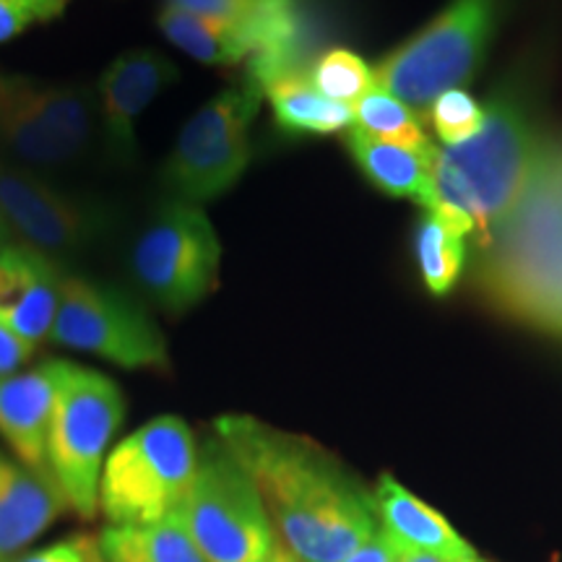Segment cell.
Returning <instances> with one entry per match:
<instances>
[{
    "mask_svg": "<svg viewBox=\"0 0 562 562\" xmlns=\"http://www.w3.org/2000/svg\"><path fill=\"white\" fill-rule=\"evenodd\" d=\"M214 432L252 476L279 544L297 562H341L378 531L372 492L313 440L224 414Z\"/></svg>",
    "mask_w": 562,
    "mask_h": 562,
    "instance_id": "cell-1",
    "label": "cell"
},
{
    "mask_svg": "<svg viewBox=\"0 0 562 562\" xmlns=\"http://www.w3.org/2000/svg\"><path fill=\"white\" fill-rule=\"evenodd\" d=\"M474 279L503 313L562 334V138H542L516 209L476 243Z\"/></svg>",
    "mask_w": 562,
    "mask_h": 562,
    "instance_id": "cell-2",
    "label": "cell"
},
{
    "mask_svg": "<svg viewBox=\"0 0 562 562\" xmlns=\"http://www.w3.org/2000/svg\"><path fill=\"white\" fill-rule=\"evenodd\" d=\"M539 144L542 136L533 133L521 102L516 97H492L482 131L435 154L438 206L427 211H438L463 237L476 232V243L484 240L516 209Z\"/></svg>",
    "mask_w": 562,
    "mask_h": 562,
    "instance_id": "cell-3",
    "label": "cell"
},
{
    "mask_svg": "<svg viewBox=\"0 0 562 562\" xmlns=\"http://www.w3.org/2000/svg\"><path fill=\"white\" fill-rule=\"evenodd\" d=\"M199 442L180 417L165 414L133 430L108 453L100 508L110 526L157 524L180 510L191 487Z\"/></svg>",
    "mask_w": 562,
    "mask_h": 562,
    "instance_id": "cell-4",
    "label": "cell"
},
{
    "mask_svg": "<svg viewBox=\"0 0 562 562\" xmlns=\"http://www.w3.org/2000/svg\"><path fill=\"white\" fill-rule=\"evenodd\" d=\"M180 516L206 562H252L279 544L256 482L216 432L199 446Z\"/></svg>",
    "mask_w": 562,
    "mask_h": 562,
    "instance_id": "cell-5",
    "label": "cell"
},
{
    "mask_svg": "<svg viewBox=\"0 0 562 562\" xmlns=\"http://www.w3.org/2000/svg\"><path fill=\"white\" fill-rule=\"evenodd\" d=\"M123 417L125 398L117 383L74 364L53 406L47 467L68 508L83 521L100 510L102 469Z\"/></svg>",
    "mask_w": 562,
    "mask_h": 562,
    "instance_id": "cell-6",
    "label": "cell"
},
{
    "mask_svg": "<svg viewBox=\"0 0 562 562\" xmlns=\"http://www.w3.org/2000/svg\"><path fill=\"white\" fill-rule=\"evenodd\" d=\"M263 97L261 79L248 68L240 83L220 91L182 125L161 170L172 201L203 206L243 178L250 165V125Z\"/></svg>",
    "mask_w": 562,
    "mask_h": 562,
    "instance_id": "cell-7",
    "label": "cell"
},
{
    "mask_svg": "<svg viewBox=\"0 0 562 562\" xmlns=\"http://www.w3.org/2000/svg\"><path fill=\"white\" fill-rule=\"evenodd\" d=\"M503 0H453L425 30L396 47L372 70L378 89L412 110H430L442 91L474 76L495 32Z\"/></svg>",
    "mask_w": 562,
    "mask_h": 562,
    "instance_id": "cell-8",
    "label": "cell"
},
{
    "mask_svg": "<svg viewBox=\"0 0 562 562\" xmlns=\"http://www.w3.org/2000/svg\"><path fill=\"white\" fill-rule=\"evenodd\" d=\"M222 243L206 211L165 201L133 245L131 269L138 286L167 313H186L214 292Z\"/></svg>",
    "mask_w": 562,
    "mask_h": 562,
    "instance_id": "cell-9",
    "label": "cell"
},
{
    "mask_svg": "<svg viewBox=\"0 0 562 562\" xmlns=\"http://www.w3.org/2000/svg\"><path fill=\"white\" fill-rule=\"evenodd\" d=\"M50 341L123 370H165L170 364L167 339L151 315L115 286L83 277H60Z\"/></svg>",
    "mask_w": 562,
    "mask_h": 562,
    "instance_id": "cell-10",
    "label": "cell"
},
{
    "mask_svg": "<svg viewBox=\"0 0 562 562\" xmlns=\"http://www.w3.org/2000/svg\"><path fill=\"white\" fill-rule=\"evenodd\" d=\"M0 222L40 256L66 258L87 250L104 229V216L89 203L55 191L24 170L0 167Z\"/></svg>",
    "mask_w": 562,
    "mask_h": 562,
    "instance_id": "cell-11",
    "label": "cell"
},
{
    "mask_svg": "<svg viewBox=\"0 0 562 562\" xmlns=\"http://www.w3.org/2000/svg\"><path fill=\"white\" fill-rule=\"evenodd\" d=\"M175 79V63L157 50H128L104 68L97 108L104 144L117 161H131L136 154L138 117Z\"/></svg>",
    "mask_w": 562,
    "mask_h": 562,
    "instance_id": "cell-12",
    "label": "cell"
},
{
    "mask_svg": "<svg viewBox=\"0 0 562 562\" xmlns=\"http://www.w3.org/2000/svg\"><path fill=\"white\" fill-rule=\"evenodd\" d=\"M70 368L74 362L47 360L32 370L0 378V438L9 442L11 453L24 467L42 476H50L47 432L55 398Z\"/></svg>",
    "mask_w": 562,
    "mask_h": 562,
    "instance_id": "cell-13",
    "label": "cell"
},
{
    "mask_svg": "<svg viewBox=\"0 0 562 562\" xmlns=\"http://www.w3.org/2000/svg\"><path fill=\"white\" fill-rule=\"evenodd\" d=\"M60 269L26 245L0 252V323L37 349L50 341L60 302Z\"/></svg>",
    "mask_w": 562,
    "mask_h": 562,
    "instance_id": "cell-14",
    "label": "cell"
},
{
    "mask_svg": "<svg viewBox=\"0 0 562 562\" xmlns=\"http://www.w3.org/2000/svg\"><path fill=\"white\" fill-rule=\"evenodd\" d=\"M66 508V497L50 476L0 451V562L19 560Z\"/></svg>",
    "mask_w": 562,
    "mask_h": 562,
    "instance_id": "cell-15",
    "label": "cell"
},
{
    "mask_svg": "<svg viewBox=\"0 0 562 562\" xmlns=\"http://www.w3.org/2000/svg\"><path fill=\"white\" fill-rule=\"evenodd\" d=\"M372 501H375L381 529L389 533L398 552L435 554V558H442L448 562L476 558L472 544L438 510L422 503L417 495H412L393 476H381L375 492H372Z\"/></svg>",
    "mask_w": 562,
    "mask_h": 562,
    "instance_id": "cell-16",
    "label": "cell"
},
{
    "mask_svg": "<svg viewBox=\"0 0 562 562\" xmlns=\"http://www.w3.org/2000/svg\"><path fill=\"white\" fill-rule=\"evenodd\" d=\"M347 146L351 157L360 165V170L383 193L398 195V199H414L425 203L427 209L438 206L432 180V165L438 146L430 154L409 151L404 146L389 144V140L372 138L357 128V125H349Z\"/></svg>",
    "mask_w": 562,
    "mask_h": 562,
    "instance_id": "cell-17",
    "label": "cell"
},
{
    "mask_svg": "<svg viewBox=\"0 0 562 562\" xmlns=\"http://www.w3.org/2000/svg\"><path fill=\"white\" fill-rule=\"evenodd\" d=\"M0 89L37 117L47 131L66 140L70 149L79 154L87 149L94 128V108L87 91L66 83H45L30 76H0Z\"/></svg>",
    "mask_w": 562,
    "mask_h": 562,
    "instance_id": "cell-18",
    "label": "cell"
},
{
    "mask_svg": "<svg viewBox=\"0 0 562 562\" xmlns=\"http://www.w3.org/2000/svg\"><path fill=\"white\" fill-rule=\"evenodd\" d=\"M256 74V70H252ZM258 76V74H256ZM261 79V76H258ZM266 100L286 133H336L355 123L349 104L328 100L300 68L273 70L261 79Z\"/></svg>",
    "mask_w": 562,
    "mask_h": 562,
    "instance_id": "cell-19",
    "label": "cell"
},
{
    "mask_svg": "<svg viewBox=\"0 0 562 562\" xmlns=\"http://www.w3.org/2000/svg\"><path fill=\"white\" fill-rule=\"evenodd\" d=\"M94 542L108 562H206L180 510L157 524L108 526Z\"/></svg>",
    "mask_w": 562,
    "mask_h": 562,
    "instance_id": "cell-20",
    "label": "cell"
},
{
    "mask_svg": "<svg viewBox=\"0 0 562 562\" xmlns=\"http://www.w3.org/2000/svg\"><path fill=\"white\" fill-rule=\"evenodd\" d=\"M351 112H355V123L351 125H357V128L372 138L389 140V144L404 146L409 151H435V146L427 140L425 131H422L419 115H414L412 108H406L402 100H396L389 91L372 87L362 100L351 104Z\"/></svg>",
    "mask_w": 562,
    "mask_h": 562,
    "instance_id": "cell-21",
    "label": "cell"
},
{
    "mask_svg": "<svg viewBox=\"0 0 562 562\" xmlns=\"http://www.w3.org/2000/svg\"><path fill=\"white\" fill-rule=\"evenodd\" d=\"M0 140L34 167H60L79 157V151L70 149L66 140H60L42 125L37 117L30 115L19 102H13L0 89Z\"/></svg>",
    "mask_w": 562,
    "mask_h": 562,
    "instance_id": "cell-22",
    "label": "cell"
},
{
    "mask_svg": "<svg viewBox=\"0 0 562 562\" xmlns=\"http://www.w3.org/2000/svg\"><path fill=\"white\" fill-rule=\"evenodd\" d=\"M165 5L286 37H302L297 0H165Z\"/></svg>",
    "mask_w": 562,
    "mask_h": 562,
    "instance_id": "cell-23",
    "label": "cell"
},
{
    "mask_svg": "<svg viewBox=\"0 0 562 562\" xmlns=\"http://www.w3.org/2000/svg\"><path fill=\"white\" fill-rule=\"evenodd\" d=\"M463 256H467V245H463L461 232L440 214L427 211L417 227V258L422 277L432 294L451 292L463 269Z\"/></svg>",
    "mask_w": 562,
    "mask_h": 562,
    "instance_id": "cell-24",
    "label": "cell"
},
{
    "mask_svg": "<svg viewBox=\"0 0 562 562\" xmlns=\"http://www.w3.org/2000/svg\"><path fill=\"white\" fill-rule=\"evenodd\" d=\"M307 76L321 94H326L334 102L349 104V108L375 87L368 63L349 50L323 53Z\"/></svg>",
    "mask_w": 562,
    "mask_h": 562,
    "instance_id": "cell-25",
    "label": "cell"
},
{
    "mask_svg": "<svg viewBox=\"0 0 562 562\" xmlns=\"http://www.w3.org/2000/svg\"><path fill=\"white\" fill-rule=\"evenodd\" d=\"M427 112H430L435 133L446 146L463 144L476 136L484 125V108H480L463 89L442 91Z\"/></svg>",
    "mask_w": 562,
    "mask_h": 562,
    "instance_id": "cell-26",
    "label": "cell"
},
{
    "mask_svg": "<svg viewBox=\"0 0 562 562\" xmlns=\"http://www.w3.org/2000/svg\"><path fill=\"white\" fill-rule=\"evenodd\" d=\"M68 3L70 0H0V45L34 24L63 16Z\"/></svg>",
    "mask_w": 562,
    "mask_h": 562,
    "instance_id": "cell-27",
    "label": "cell"
},
{
    "mask_svg": "<svg viewBox=\"0 0 562 562\" xmlns=\"http://www.w3.org/2000/svg\"><path fill=\"white\" fill-rule=\"evenodd\" d=\"M91 544L94 542H91L89 537H70V539H63V542L45 547V550L24 554V558L13 562H87Z\"/></svg>",
    "mask_w": 562,
    "mask_h": 562,
    "instance_id": "cell-28",
    "label": "cell"
},
{
    "mask_svg": "<svg viewBox=\"0 0 562 562\" xmlns=\"http://www.w3.org/2000/svg\"><path fill=\"white\" fill-rule=\"evenodd\" d=\"M34 355V349L30 344H24L19 339L11 328H5L0 323V378H9L13 372H19L30 362V357Z\"/></svg>",
    "mask_w": 562,
    "mask_h": 562,
    "instance_id": "cell-29",
    "label": "cell"
},
{
    "mask_svg": "<svg viewBox=\"0 0 562 562\" xmlns=\"http://www.w3.org/2000/svg\"><path fill=\"white\" fill-rule=\"evenodd\" d=\"M396 554H398L396 544H393L389 533L378 526V531L372 533L368 542L357 547L355 552H349L341 562H393L396 560Z\"/></svg>",
    "mask_w": 562,
    "mask_h": 562,
    "instance_id": "cell-30",
    "label": "cell"
},
{
    "mask_svg": "<svg viewBox=\"0 0 562 562\" xmlns=\"http://www.w3.org/2000/svg\"><path fill=\"white\" fill-rule=\"evenodd\" d=\"M393 562H448V560L435 558V554H422V552H398Z\"/></svg>",
    "mask_w": 562,
    "mask_h": 562,
    "instance_id": "cell-31",
    "label": "cell"
},
{
    "mask_svg": "<svg viewBox=\"0 0 562 562\" xmlns=\"http://www.w3.org/2000/svg\"><path fill=\"white\" fill-rule=\"evenodd\" d=\"M252 562H290V552H286L284 547H281V544H277V550L266 554V558H261V560H252Z\"/></svg>",
    "mask_w": 562,
    "mask_h": 562,
    "instance_id": "cell-32",
    "label": "cell"
},
{
    "mask_svg": "<svg viewBox=\"0 0 562 562\" xmlns=\"http://www.w3.org/2000/svg\"><path fill=\"white\" fill-rule=\"evenodd\" d=\"M87 562H108V560H104L102 558V552L100 550H97V542L94 544H91V552H89V560Z\"/></svg>",
    "mask_w": 562,
    "mask_h": 562,
    "instance_id": "cell-33",
    "label": "cell"
},
{
    "mask_svg": "<svg viewBox=\"0 0 562 562\" xmlns=\"http://www.w3.org/2000/svg\"><path fill=\"white\" fill-rule=\"evenodd\" d=\"M9 248V243H5V229H3V222H0V252Z\"/></svg>",
    "mask_w": 562,
    "mask_h": 562,
    "instance_id": "cell-34",
    "label": "cell"
},
{
    "mask_svg": "<svg viewBox=\"0 0 562 562\" xmlns=\"http://www.w3.org/2000/svg\"><path fill=\"white\" fill-rule=\"evenodd\" d=\"M461 562H484V560L480 558V554H476V558H469V560H461Z\"/></svg>",
    "mask_w": 562,
    "mask_h": 562,
    "instance_id": "cell-35",
    "label": "cell"
},
{
    "mask_svg": "<svg viewBox=\"0 0 562 562\" xmlns=\"http://www.w3.org/2000/svg\"><path fill=\"white\" fill-rule=\"evenodd\" d=\"M290 562H297V560H294V558H292V554H290Z\"/></svg>",
    "mask_w": 562,
    "mask_h": 562,
    "instance_id": "cell-36",
    "label": "cell"
}]
</instances>
